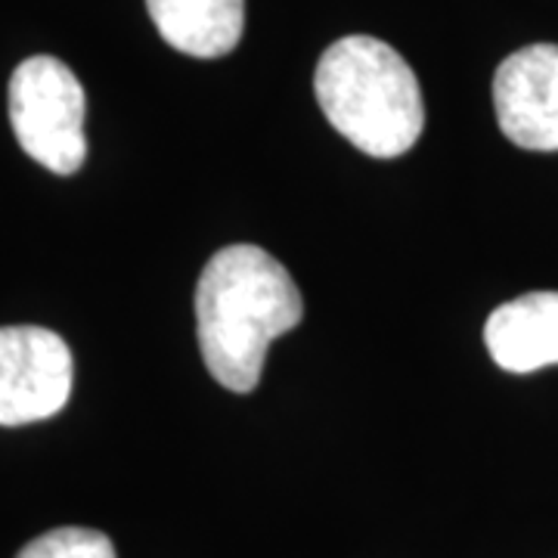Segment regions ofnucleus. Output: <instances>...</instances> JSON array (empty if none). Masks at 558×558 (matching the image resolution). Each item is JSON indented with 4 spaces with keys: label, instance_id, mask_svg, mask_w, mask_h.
Masks as SVG:
<instances>
[{
    "label": "nucleus",
    "instance_id": "f257e3e1",
    "mask_svg": "<svg viewBox=\"0 0 558 558\" xmlns=\"http://www.w3.org/2000/svg\"><path fill=\"white\" fill-rule=\"evenodd\" d=\"M304 317L295 279L258 245H227L202 270L196 286V326L208 373L218 385L255 391L270 341Z\"/></svg>",
    "mask_w": 558,
    "mask_h": 558
},
{
    "label": "nucleus",
    "instance_id": "f03ea898",
    "mask_svg": "<svg viewBox=\"0 0 558 558\" xmlns=\"http://www.w3.org/2000/svg\"><path fill=\"white\" fill-rule=\"evenodd\" d=\"M314 90L329 124L366 156L398 159L425 128L416 72L379 38L351 35L326 47Z\"/></svg>",
    "mask_w": 558,
    "mask_h": 558
},
{
    "label": "nucleus",
    "instance_id": "7ed1b4c3",
    "mask_svg": "<svg viewBox=\"0 0 558 558\" xmlns=\"http://www.w3.org/2000/svg\"><path fill=\"white\" fill-rule=\"evenodd\" d=\"M10 124L28 159L75 174L87 159L84 87L57 57H32L10 78Z\"/></svg>",
    "mask_w": 558,
    "mask_h": 558
},
{
    "label": "nucleus",
    "instance_id": "20e7f679",
    "mask_svg": "<svg viewBox=\"0 0 558 558\" xmlns=\"http://www.w3.org/2000/svg\"><path fill=\"white\" fill-rule=\"evenodd\" d=\"M75 360L44 326H0V425H28L60 413L72 395Z\"/></svg>",
    "mask_w": 558,
    "mask_h": 558
},
{
    "label": "nucleus",
    "instance_id": "39448f33",
    "mask_svg": "<svg viewBox=\"0 0 558 558\" xmlns=\"http://www.w3.org/2000/svg\"><path fill=\"white\" fill-rule=\"evenodd\" d=\"M499 131L521 149L558 153V44H531L494 75Z\"/></svg>",
    "mask_w": 558,
    "mask_h": 558
},
{
    "label": "nucleus",
    "instance_id": "423d86ee",
    "mask_svg": "<svg viewBox=\"0 0 558 558\" xmlns=\"http://www.w3.org/2000/svg\"><path fill=\"white\" fill-rule=\"evenodd\" d=\"M484 344L499 369L537 373L558 363V292H527L499 304L484 323Z\"/></svg>",
    "mask_w": 558,
    "mask_h": 558
},
{
    "label": "nucleus",
    "instance_id": "0eeeda50",
    "mask_svg": "<svg viewBox=\"0 0 558 558\" xmlns=\"http://www.w3.org/2000/svg\"><path fill=\"white\" fill-rule=\"evenodd\" d=\"M165 44L186 57H227L245 28V0H146Z\"/></svg>",
    "mask_w": 558,
    "mask_h": 558
},
{
    "label": "nucleus",
    "instance_id": "6e6552de",
    "mask_svg": "<svg viewBox=\"0 0 558 558\" xmlns=\"http://www.w3.org/2000/svg\"><path fill=\"white\" fill-rule=\"evenodd\" d=\"M16 558H116V546L90 527H57L25 543Z\"/></svg>",
    "mask_w": 558,
    "mask_h": 558
}]
</instances>
